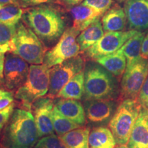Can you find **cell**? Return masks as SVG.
I'll return each mask as SVG.
<instances>
[{"label": "cell", "instance_id": "6da1fadb", "mask_svg": "<svg viewBox=\"0 0 148 148\" xmlns=\"http://www.w3.org/2000/svg\"><path fill=\"white\" fill-rule=\"evenodd\" d=\"M21 19L45 44L58 42L66 30L63 14L50 4L26 8Z\"/></svg>", "mask_w": 148, "mask_h": 148}, {"label": "cell", "instance_id": "7a4b0ae2", "mask_svg": "<svg viewBox=\"0 0 148 148\" xmlns=\"http://www.w3.org/2000/svg\"><path fill=\"white\" fill-rule=\"evenodd\" d=\"M34 116L25 109H14L5 125L1 144L5 148H33L38 140Z\"/></svg>", "mask_w": 148, "mask_h": 148}, {"label": "cell", "instance_id": "3957f363", "mask_svg": "<svg viewBox=\"0 0 148 148\" xmlns=\"http://www.w3.org/2000/svg\"><path fill=\"white\" fill-rule=\"evenodd\" d=\"M84 73V101L114 100L119 95L120 91L116 78L97 62L89 61L85 64Z\"/></svg>", "mask_w": 148, "mask_h": 148}, {"label": "cell", "instance_id": "277c9868", "mask_svg": "<svg viewBox=\"0 0 148 148\" xmlns=\"http://www.w3.org/2000/svg\"><path fill=\"white\" fill-rule=\"evenodd\" d=\"M3 51L17 55L31 64H43L45 48L42 42L23 21L16 25V31L10 43L1 45Z\"/></svg>", "mask_w": 148, "mask_h": 148}, {"label": "cell", "instance_id": "5b68a950", "mask_svg": "<svg viewBox=\"0 0 148 148\" xmlns=\"http://www.w3.org/2000/svg\"><path fill=\"white\" fill-rule=\"evenodd\" d=\"M50 69L45 64L29 66L27 78L16 90L14 97L21 102L25 109L31 110L35 101L44 97L49 90Z\"/></svg>", "mask_w": 148, "mask_h": 148}, {"label": "cell", "instance_id": "8992f818", "mask_svg": "<svg viewBox=\"0 0 148 148\" xmlns=\"http://www.w3.org/2000/svg\"><path fill=\"white\" fill-rule=\"evenodd\" d=\"M141 106L137 99H126L119 103L108 123L116 145H126L131 131L139 114Z\"/></svg>", "mask_w": 148, "mask_h": 148}, {"label": "cell", "instance_id": "52a82bcc", "mask_svg": "<svg viewBox=\"0 0 148 148\" xmlns=\"http://www.w3.org/2000/svg\"><path fill=\"white\" fill-rule=\"evenodd\" d=\"M79 33L80 32L73 27L66 29L55 46L45 53L43 64L51 69L78 56L81 50L77 42V37Z\"/></svg>", "mask_w": 148, "mask_h": 148}, {"label": "cell", "instance_id": "ba28073f", "mask_svg": "<svg viewBox=\"0 0 148 148\" xmlns=\"http://www.w3.org/2000/svg\"><path fill=\"white\" fill-rule=\"evenodd\" d=\"M84 60L81 56H77L57 64L50 69L48 97L54 99L71 78L84 70Z\"/></svg>", "mask_w": 148, "mask_h": 148}, {"label": "cell", "instance_id": "9c48e42d", "mask_svg": "<svg viewBox=\"0 0 148 148\" xmlns=\"http://www.w3.org/2000/svg\"><path fill=\"white\" fill-rule=\"evenodd\" d=\"M148 76V59L141 58L127 67L122 75L120 95L123 99H137Z\"/></svg>", "mask_w": 148, "mask_h": 148}, {"label": "cell", "instance_id": "30bf717a", "mask_svg": "<svg viewBox=\"0 0 148 148\" xmlns=\"http://www.w3.org/2000/svg\"><path fill=\"white\" fill-rule=\"evenodd\" d=\"M137 32L138 31L134 29H129L121 32L104 33L103 36L95 44L84 51L85 55L92 60H95L101 57L115 53Z\"/></svg>", "mask_w": 148, "mask_h": 148}, {"label": "cell", "instance_id": "8fae6325", "mask_svg": "<svg viewBox=\"0 0 148 148\" xmlns=\"http://www.w3.org/2000/svg\"><path fill=\"white\" fill-rule=\"evenodd\" d=\"M28 63L12 53H6L3 67V83L9 90L18 88L28 76Z\"/></svg>", "mask_w": 148, "mask_h": 148}, {"label": "cell", "instance_id": "7c38bea8", "mask_svg": "<svg viewBox=\"0 0 148 148\" xmlns=\"http://www.w3.org/2000/svg\"><path fill=\"white\" fill-rule=\"evenodd\" d=\"M53 107V101L48 97H40L32 104L31 110L40 138L54 134L52 120Z\"/></svg>", "mask_w": 148, "mask_h": 148}, {"label": "cell", "instance_id": "4fadbf2b", "mask_svg": "<svg viewBox=\"0 0 148 148\" xmlns=\"http://www.w3.org/2000/svg\"><path fill=\"white\" fill-rule=\"evenodd\" d=\"M119 105L112 99L84 101L86 118L94 124H106L110 122Z\"/></svg>", "mask_w": 148, "mask_h": 148}, {"label": "cell", "instance_id": "5bb4252c", "mask_svg": "<svg viewBox=\"0 0 148 148\" xmlns=\"http://www.w3.org/2000/svg\"><path fill=\"white\" fill-rule=\"evenodd\" d=\"M123 8L130 29H148V0H127Z\"/></svg>", "mask_w": 148, "mask_h": 148}, {"label": "cell", "instance_id": "9a60e30c", "mask_svg": "<svg viewBox=\"0 0 148 148\" xmlns=\"http://www.w3.org/2000/svg\"><path fill=\"white\" fill-rule=\"evenodd\" d=\"M53 104L60 113L79 126H84L86 123V114L83 105L77 99L54 98Z\"/></svg>", "mask_w": 148, "mask_h": 148}, {"label": "cell", "instance_id": "2e32d148", "mask_svg": "<svg viewBox=\"0 0 148 148\" xmlns=\"http://www.w3.org/2000/svg\"><path fill=\"white\" fill-rule=\"evenodd\" d=\"M129 148H148V110L140 108L127 143Z\"/></svg>", "mask_w": 148, "mask_h": 148}, {"label": "cell", "instance_id": "e0dca14e", "mask_svg": "<svg viewBox=\"0 0 148 148\" xmlns=\"http://www.w3.org/2000/svg\"><path fill=\"white\" fill-rule=\"evenodd\" d=\"M101 21L105 32L124 31L127 24L124 8L119 4L112 5L103 14Z\"/></svg>", "mask_w": 148, "mask_h": 148}, {"label": "cell", "instance_id": "ac0fdd59", "mask_svg": "<svg viewBox=\"0 0 148 148\" xmlns=\"http://www.w3.org/2000/svg\"><path fill=\"white\" fill-rule=\"evenodd\" d=\"M69 10L73 18L72 27L80 32L102 16L97 11L82 3L69 8Z\"/></svg>", "mask_w": 148, "mask_h": 148}, {"label": "cell", "instance_id": "d6986e66", "mask_svg": "<svg viewBox=\"0 0 148 148\" xmlns=\"http://www.w3.org/2000/svg\"><path fill=\"white\" fill-rule=\"evenodd\" d=\"M104 32L100 18L92 22L77 37V42L80 47V50L86 51L95 44L103 36Z\"/></svg>", "mask_w": 148, "mask_h": 148}, {"label": "cell", "instance_id": "ffe728a7", "mask_svg": "<svg viewBox=\"0 0 148 148\" xmlns=\"http://www.w3.org/2000/svg\"><path fill=\"white\" fill-rule=\"evenodd\" d=\"M145 35V32L138 31L119 49L126 58L127 67L132 66L142 58L141 46Z\"/></svg>", "mask_w": 148, "mask_h": 148}, {"label": "cell", "instance_id": "44dd1931", "mask_svg": "<svg viewBox=\"0 0 148 148\" xmlns=\"http://www.w3.org/2000/svg\"><path fill=\"white\" fill-rule=\"evenodd\" d=\"M95 61L115 77L122 76L127 67L126 58L120 50Z\"/></svg>", "mask_w": 148, "mask_h": 148}, {"label": "cell", "instance_id": "7402d4cb", "mask_svg": "<svg viewBox=\"0 0 148 148\" xmlns=\"http://www.w3.org/2000/svg\"><path fill=\"white\" fill-rule=\"evenodd\" d=\"M84 92V70L71 78L60 90L55 98H63L79 100L82 99Z\"/></svg>", "mask_w": 148, "mask_h": 148}, {"label": "cell", "instance_id": "603a6c76", "mask_svg": "<svg viewBox=\"0 0 148 148\" xmlns=\"http://www.w3.org/2000/svg\"><path fill=\"white\" fill-rule=\"evenodd\" d=\"M89 148H115L116 141L110 130L106 127H95L88 137Z\"/></svg>", "mask_w": 148, "mask_h": 148}, {"label": "cell", "instance_id": "cb8c5ba5", "mask_svg": "<svg viewBox=\"0 0 148 148\" xmlns=\"http://www.w3.org/2000/svg\"><path fill=\"white\" fill-rule=\"evenodd\" d=\"M89 127H78L59 136L68 148H89Z\"/></svg>", "mask_w": 148, "mask_h": 148}, {"label": "cell", "instance_id": "d4e9b609", "mask_svg": "<svg viewBox=\"0 0 148 148\" xmlns=\"http://www.w3.org/2000/svg\"><path fill=\"white\" fill-rule=\"evenodd\" d=\"M52 120L54 132L58 136H62L66 133L80 127L61 114L60 111L55 106L53 109Z\"/></svg>", "mask_w": 148, "mask_h": 148}, {"label": "cell", "instance_id": "484cf974", "mask_svg": "<svg viewBox=\"0 0 148 148\" xmlns=\"http://www.w3.org/2000/svg\"><path fill=\"white\" fill-rule=\"evenodd\" d=\"M24 10L19 5L6 4L0 6V22L17 25L22 18Z\"/></svg>", "mask_w": 148, "mask_h": 148}, {"label": "cell", "instance_id": "4316f807", "mask_svg": "<svg viewBox=\"0 0 148 148\" xmlns=\"http://www.w3.org/2000/svg\"><path fill=\"white\" fill-rule=\"evenodd\" d=\"M33 148H68L58 135L54 134L40 138Z\"/></svg>", "mask_w": 148, "mask_h": 148}, {"label": "cell", "instance_id": "83f0119b", "mask_svg": "<svg viewBox=\"0 0 148 148\" xmlns=\"http://www.w3.org/2000/svg\"><path fill=\"white\" fill-rule=\"evenodd\" d=\"M16 25L0 22V45L10 43L15 35Z\"/></svg>", "mask_w": 148, "mask_h": 148}, {"label": "cell", "instance_id": "f1b7e54d", "mask_svg": "<svg viewBox=\"0 0 148 148\" xmlns=\"http://www.w3.org/2000/svg\"><path fill=\"white\" fill-rule=\"evenodd\" d=\"M113 0H84L82 5L90 7L103 15L112 5Z\"/></svg>", "mask_w": 148, "mask_h": 148}, {"label": "cell", "instance_id": "f546056e", "mask_svg": "<svg viewBox=\"0 0 148 148\" xmlns=\"http://www.w3.org/2000/svg\"><path fill=\"white\" fill-rule=\"evenodd\" d=\"M14 101L12 92L8 90L0 89V110L6 108Z\"/></svg>", "mask_w": 148, "mask_h": 148}, {"label": "cell", "instance_id": "4dcf8cb0", "mask_svg": "<svg viewBox=\"0 0 148 148\" xmlns=\"http://www.w3.org/2000/svg\"><path fill=\"white\" fill-rule=\"evenodd\" d=\"M14 103H12L6 108L0 110V132L4 128L10 119L11 114L14 111Z\"/></svg>", "mask_w": 148, "mask_h": 148}, {"label": "cell", "instance_id": "1f68e13d", "mask_svg": "<svg viewBox=\"0 0 148 148\" xmlns=\"http://www.w3.org/2000/svg\"><path fill=\"white\" fill-rule=\"evenodd\" d=\"M58 0H18L19 5L23 8H31L43 4H51Z\"/></svg>", "mask_w": 148, "mask_h": 148}, {"label": "cell", "instance_id": "d6a6232c", "mask_svg": "<svg viewBox=\"0 0 148 148\" xmlns=\"http://www.w3.org/2000/svg\"><path fill=\"white\" fill-rule=\"evenodd\" d=\"M137 100L142 108L148 110V76L140 89Z\"/></svg>", "mask_w": 148, "mask_h": 148}, {"label": "cell", "instance_id": "836d02e7", "mask_svg": "<svg viewBox=\"0 0 148 148\" xmlns=\"http://www.w3.org/2000/svg\"><path fill=\"white\" fill-rule=\"evenodd\" d=\"M141 58L148 59V32L145 34L142 42Z\"/></svg>", "mask_w": 148, "mask_h": 148}, {"label": "cell", "instance_id": "e575fe53", "mask_svg": "<svg viewBox=\"0 0 148 148\" xmlns=\"http://www.w3.org/2000/svg\"><path fill=\"white\" fill-rule=\"evenodd\" d=\"M84 1V0H58V1H59L61 4L69 8H71L75 5L81 4Z\"/></svg>", "mask_w": 148, "mask_h": 148}, {"label": "cell", "instance_id": "d590c367", "mask_svg": "<svg viewBox=\"0 0 148 148\" xmlns=\"http://www.w3.org/2000/svg\"><path fill=\"white\" fill-rule=\"evenodd\" d=\"M5 53L0 45V76L3 77V67H4Z\"/></svg>", "mask_w": 148, "mask_h": 148}, {"label": "cell", "instance_id": "8d00e7d4", "mask_svg": "<svg viewBox=\"0 0 148 148\" xmlns=\"http://www.w3.org/2000/svg\"><path fill=\"white\" fill-rule=\"evenodd\" d=\"M11 3L19 5L18 0H0V5H6V4H11Z\"/></svg>", "mask_w": 148, "mask_h": 148}, {"label": "cell", "instance_id": "74e56055", "mask_svg": "<svg viewBox=\"0 0 148 148\" xmlns=\"http://www.w3.org/2000/svg\"><path fill=\"white\" fill-rule=\"evenodd\" d=\"M115 148H129V147L127 145H118L117 147H116Z\"/></svg>", "mask_w": 148, "mask_h": 148}, {"label": "cell", "instance_id": "f35d334b", "mask_svg": "<svg viewBox=\"0 0 148 148\" xmlns=\"http://www.w3.org/2000/svg\"><path fill=\"white\" fill-rule=\"evenodd\" d=\"M114 1H116L118 3H125L126 2L127 0H114Z\"/></svg>", "mask_w": 148, "mask_h": 148}, {"label": "cell", "instance_id": "ab89813d", "mask_svg": "<svg viewBox=\"0 0 148 148\" xmlns=\"http://www.w3.org/2000/svg\"><path fill=\"white\" fill-rule=\"evenodd\" d=\"M3 78L0 76V84H1V83H3Z\"/></svg>", "mask_w": 148, "mask_h": 148}, {"label": "cell", "instance_id": "60d3db41", "mask_svg": "<svg viewBox=\"0 0 148 148\" xmlns=\"http://www.w3.org/2000/svg\"><path fill=\"white\" fill-rule=\"evenodd\" d=\"M0 6H1V5H0Z\"/></svg>", "mask_w": 148, "mask_h": 148}]
</instances>
